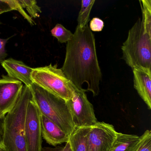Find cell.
Segmentation results:
<instances>
[{
	"label": "cell",
	"mask_w": 151,
	"mask_h": 151,
	"mask_svg": "<svg viewBox=\"0 0 151 151\" xmlns=\"http://www.w3.org/2000/svg\"><path fill=\"white\" fill-rule=\"evenodd\" d=\"M61 70L78 89L85 83L87 90L96 96L99 92L102 74L96 52L94 35L88 24L77 26L74 36L67 42L66 55Z\"/></svg>",
	"instance_id": "cell-1"
},
{
	"label": "cell",
	"mask_w": 151,
	"mask_h": 151,
	"mask_svg": "<svg viewBox=\"0 0 151 151\" xmlns=\"http://www.w3.org/2000/svg\"><path fill=\"white\" fill-rule=\"evenodd\" d=\"M122 59L132 69L151 74V22L139 18L122 47Z\"/></svg>",
	"instance_id": "cell-2"
},
{
	"label": "cell",
	"mask_w": 151,
	"mask_h": 151,
	"mask_svg": "<svg viewBox=\"0 0 151 151\" xmlns=\"http://www.w3.org/2000/svg\"><path fill=\"white\" fill-rule=\"evenodd\" d=\"M32 96L30 87L24 86L15 106L5 116L3 141L6 151H28L24 124L27 107Z\"/></svg>",
	"instance_id": "cell-3"
},
{
	"label": "cell",
	"mask_w": 151,
	"mask_h": 151,
	"mask_svg": "<svg viewBox=\"0 0 151 151\" xmlns=\"http://www.w3.org/2000/svg\"><path fill=\"white\" fill-rule=\"evenodd\" d=\"M30 88L34 101L41 114L55 123L70 136L76 126L66 101L34 84Z\"/></svg>",
	"instance_id": "cell-4"
},
{
	"label": "cell",
	"mask_w": 151,
	"mask_h": 151,
	"mask_svg": "<svg viewBox=\"0 0 151 151\" xmlns=\"http://www.w3.org/2000/svg\"><path fill=\"white\" fill-rule=\"evenodd\" d=\"M34 84L65 101L70 99L73 94V84L67 78L57 64H52L43 67L34 68L31 74Z\"/></svg>",
	"instance_id": "cell-5"
},
{
	"label": "cell",
	"mask_w": 151,
	"mask_h": 151,
	"mask_svg": "<svg viewBox=\"0 0 151 151\" xmlns=\"http://www.w3.org/2000/svg\"><path fill=\"white\" fill-rule=\"evenodd\" d=\"M74 91L70 99L66 101L76 127L91 126L98 122L92 104L88 100L84 89L73 85Z\"/></svg>",
	"instance_id": "cell-6"
},
{
	"label": "cell",
	"mask_w": 151,
	"mask_h": 151,
	"mask_svg": "<svg viewBox=\"0 0 151 151\" xmlns=\"http://www.w3.org/2000/svg\"><path fill=\"white\" fill-rule=\"evenodd\" d=\"M41 114L32 96L27 107L24 129L28 151H42Z\"/></svg>",
	"instance_id": "cell-7"
},
{
	"label": "cell",
	"mask_w": 151,
	"mask_h": 151,
	"mask_svg": "<svg viewBox=\"0 0 151 151\" xmlns=\"http://www.w3.org/2000/svg\"><path fill=\"white\" fill-rule=\"evenodd\" d=\"M116 133L112 124L98 122L91 126L88 135V151H110Z\"/></svg>",
	"instance_id": "cell-8"
},
{
	"label": "cell",
	"mask_w": 151,
	"mask_h": 151,
	"mask_svg": "<svg viewBox=\"0 0 151 151\" xmlns=\"http://www.w3.org/2000/svg\"><path fill=\"white\" fill-rule=\"evenodd\" d=\"M19 80L8 75L0 79V114L6 116L15 106L24 87Z\"/></svg>",
	"instance_id": "cell-9"
},
{
	"label": "cell",
	"mask_w": 151,
	"mask_h": 151,
	"mask_svg": "<svg viewBox=\"0 0 151 151\" xmlns=\"http://www.w3.org/2000/svg\"><path fill=\"white\" fill-rule=\"evenodd\" d=\"M41 124L42 138L47 144L55 147L68 142L70 136L55 123L42 114Z\"/></svg>",
	"instance_id": "cell-10"
},
{
	"label": "cell",
	"mask_w": 151,
	"mask_h": 151,
	"mask_svg": "<svg viewBox=\"0 0 151 151\" xmlns=\"http://www.w3.org/2000/svg\"><path fill=\"white\" fill-rule=\"evenodd\" d=\"M1 63L9 76L19 80L28 87L32 85L31 74L33 68L23 62L13 58L5 60Z\"/></svg>",
	"instance_id": "cell-11"
},
{
	"label": "cell",
	"mask_w": 151,
	"mask_h": 151,
	"mask_svg": "<svg viewBox=\"0 0 151 151\" xmlns=\"http://www.w3.org/2000/svg\"><path fill=\"white\" fill-rule=\"evenodd\" d=\"M134 87L140 98L151 109V74L140 70L132 69Z\"/></svg>",
	"instance_id": "cell-12"
},
{
	"label": "cell",
	"mask_w": 151,
	"mask_h": 151,
	"mask_svg": "<svg viewBox=\"0 0 151 151\" xmlns=\"http://www.w3.org/2000/svg\"><path fill=\"white\" fill-rule=\"evenodd\" d=\"M140 139L137 135L117 132L110 151H136Z\"/></svg>",
	"instance_id": "cell-13"
},
{
	"label": "cell",
	"mask_w": 151,
	"mask_h": 151,
	"mask_svg": "<svg viewBox=\"0 0 151 151\" xmlns=\"http://www.w3.org/2000/svg\"><path fill=\"white\" fill-rule=\"evenodd\" d=\"M91 126L76 127L70 136L71 151H88V139Z\"/></svg>",
	"instance_id": "cell-14"
},
{
	"label": "cell",
	"mask_w": 151,
	"mask_h": 151,
	"mask_svg": "<svg viewBox=\"0 0 151 151\" xmlns=\"http://www.w3.org/2000/svg\"><path fill=\"white\" fill-rule=\"evenodd\" d=\"M95 0H83L80 12L78 17V26L83 28L88 24L90 21V15Z\"/></svg>",
	"instance_id": "cell-15"
},
{
	"label": "cell",
	"mask_w": 151,
	"mask_h": 151,
	"mask_svg": "<svg viewBox=\"0 0 151 151\" xmlns=\"http://www.w3.org/2000/svg\"><path fill=\"white\" fill-rule=\"evenodd\" d=\"M51 34L53 37L57 38L60 43H66L71 40L74 34L60 24H57L51 30Z\"/></svg>",
	"instance_id": "cell-16"
},
{
	"label": "cell",
	"mask_w": 151,
	"mask_h": 151,
	"mask_svg": "<svg viewBox=\"0 0 151 151\" xmlns=\"http://www.w3.org/2000/svg\"><path fill=\"white\" fill-rule=\"evenodd\" d=\"M19 5L24 10H26L29 15L32 18H38L41 13L40 8L38 6L37 2L35 0H17Z\"/></svg>",
	"instance_id": "cell-17"
},
{
	"label": "cell",
	"mask_w": 151,
	"mask_h": 151,
	"mask_svg": "<svg viewBox=\"0 0 151 151\" xmlns=\"http://www.w3.org/2000/svg\"><path fill=\"white\" fill-rule=\"evenodd\" d=\"M139 145L136 151H151V132L147 130L140 137Z\"/></svg>",
	"instance_id": "cell-18"
},
{
	"label": "cell",
	"mask_w": 151,
	"mask_h": 151,
	"mask_svg": "<svg viewBox=\"0 0 151 151\" xmlns=\"http://www.w3.org/2000/svg\"><path fill=\"white\" fill-rule=\"evenodd\" d=\"M104 26V22L102 20L98 17H94L90 22L89 27L92 32H101Z\"/></svg>",
	"instance_id": "cell-19"
},
{
	"label": "cell",
	"mask_w": 151,
	"mask_h": 151,
	"mask_svg": "<svg viewBox=\"0 0 151 151\" xmlns=\"http://www.w3.org/2000/svg\"><path fill=\"white\" fill-rule=\"evenodd\" d=\"M11 37L9 38L4 39L0 38V63L6 60V58L8 54L6 49V46L9 40Z\"/></svg>",
	"instance_id": "cell-20"
},
{
	"label": "cell",
	"mask_w": 151,
	"mask_h": 151,
	"mask_svg": "<svg viewBox=\"0 0 151 151\" xmlns=\"http://www.w3.org/2000/svg\"><path fill=\"white\" fill-rule=\"evenodd\" d=\"M42 151H71L69 142L66 143V145L63 146H58L55 147H43Z\"/></svg>",
	"instance_id": "cell-21"
},
{
	"label": "cell",
	"mask_w": 151,
	"mask_h": 151,
	"mask_svg": "<svg viewBox=\"0 0 151 151\" xmlns=\"http://www.w3.org/2000/svg\"><path fill=\"white\" fill-rule=\"evenodd\" d=\"M5 116L0 114V148L5 149V145L3 141V130Z\"/></svg>",
	"instance_id": "cell-22"
},
{
	"label": "cell",
	"mask_w": 151,
	"mask_h": 151,
	"mask_svg": "<svg viewBox=\"0 0 151 151\" xmlns=\"http://www.w3.org/2000/svg\"><path fill=\"white\" fill-rule=\"evenodd\" d=\"M13 11L7 0H0V14Z\"/></svg>",
	"instance_id": "cell-23"
},
{
	"label": "cell",
	"mask_w": 151,
	"mask_h": 151,
	"mask_svg": "<svg viewBox=\"0 0 151 151\" xmlns=\"http://www.w3.org/2000/svg\"><path fill=\"white\" fill-rule=\"evenodd\" d=\"M0 151H6V150L4 148H0Z\"/></svg>",
	"instance_id": "cell-24"
},
{
	"label": "cell",
	"mask_w": 151,
	"mask_h": 151,
	"mask_svg": "<svg viewBox=\"0 0 151 151\" xmlns=\"http://www.w3.org/2000/svg\"><path fill=\"white\" fill-rule=\"evenodd\" d=\"M1 21H0V24H1Z\"/></svg>",
	"instance_id": "cell-25"
}]
</instances>
